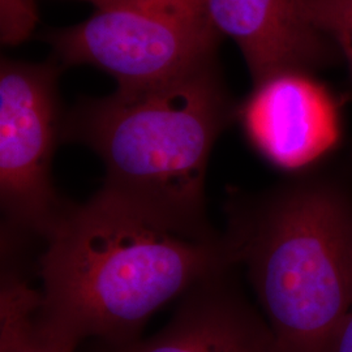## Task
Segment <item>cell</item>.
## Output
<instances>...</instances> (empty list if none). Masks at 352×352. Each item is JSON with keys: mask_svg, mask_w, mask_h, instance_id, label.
I'll list each match as a JSON object with an SVG mask.
<instances>
[{"mask_svg": "<svg viewBox=\"0 0 352 352\" xmlns=\"http://www.w3.org/2000/svg\"><path fill=\"white\" fill-rule=\"evenodd\" d=\"M214 25L235 41L253 85L287 72L314 74L336 47L308 19L302 0H206Z\"/></svg>", "mask_w": 352, "mask_h": 352, "instance_id": "cell-7", "label": "cell"}, {"mask_svg": "<svg viewBox=\"0 0 352 352\" xmlns=\"http://www.w3.org/2000/svg\"><path fill=\"white\" fill-rule=\"evenodd\" d=\"M218 63L144 88L80 102L65 115L64 141L96 151L102 190L193 236H213L205 180L214 144L236 119Z\"/></svg>", "mask_w": 352, "mask_h": 352, "instance_id": "cell-2", "label": "cell"}, {"mask_svg": "<svg viewBox=\"0 0 352 352\" xmlns=\"http://www.w3.org/2000/svg\"><path fill=\"white\" fill-rule=\"evenodd\" d=\"M226 273L188 291L160 333L109 352H280L266 320L228 285Z\"/></svg>", "mask_w": 352, "mask_h": 352, "instance_id": "cell-8", "label": "cell"}, {"mask_svg": "<svg viewBox=\"0 0 352 352\" xmlns=\"http://www.w3.org/2000/svg\"><path fill=\"white\" fill-rule=\"evenodd\" d=\"M222 34L206 0H115L45 36L63 65H91L118 88H144L217 62Z\"/></svg>", "mask_w": 352, "mask_h": 352, "instance_id": "cell-4", "label": "cell"}, {"mask_svg": "<svg viewBox=\"0 0 352 352\" xmlns=\"http://www.w3.org/2000/svg\"><path fill=\"white\" fill-rule=\"evenodd\" d=\"M46 240L38 325L74 352L88 338L139 340L164 304L232 266L225 238L180 232L102 189L67 202Z\"/></svg>", "mask_w": 352, "mask_h": 352, "instance_id": "cell-1", "label": "cell"}, {"mask_svg": "<svg viewBox=\"0 0 352 352\" xmlns=\"http://www.w3.org/2000/svg\"><path fill=\"white\" fill-rule=\"evenodd\" d=\"M85 1H90L96 8H101V7H104L110 3H113L115 0H85Z\"/></svg>", "mask_w": 352, "mask_h": 352, "instance_id": "cell-13", "label": "cell"}, {"mask_svg": "<svg viewBox=\"0 0 352 352\" xmlns=\"http://www.w3.org/2000/svg\"><path fill=\"white\" fill-rule=\"evenodd\" d=\"M223 236L247 267L280 352H327L352 302V196L302 175L257 196L234 192Z\"/></svg>", "mask_w": 352, "mask_h": 352, "instance_id": "cell-3", "label": "cell"}, {"mask_svg": "<svg viewBox=\"0 0 352 352\" xmlns=\"http://www.w3.org/2000/svg\"><path fill=\"white\" fill-rule=\"evenodd\" d=\"M38 24L34 0H0V41L16 46L33 34Z\"/></svg>", "mask_w": 352, "mask_h": 352, "instance_id": "cell-11", "label": "cell"}, {"mask_svg": "<svg viewBox=\"0 0 352 352\" xmlns=\"http://www.w3.org/2000/svg\"><path fill=\"white\" fill-rule=\"evenodd\" d=\"M311 23L333 43L352 75V0H302Z\"/></svg>", "mask_w": 352, "mask_h": 352, "instance_id": "cell-10", "label": "cell"}, {"mask_svg": "<svg viewBox=\"0 0 352 352\" xmlns=\"http://www.w3.org/2000/svg\"><path fill=\"white\" fill-rule=\"evenodd\" d=\"M342 102L311 74L287 72L253 85L236 120L253 148L278 168L299 173L338 146Z\"/></svg>", "mask_w": 352, "mask_h": 352, "instance_id": "cell-6", "label": "cell"}, {"mask_svg": "<svg viewBox=\"0 0 352 352\" xmlns=\"http://www.w3.org/2000/svg\"><path fill=\"white\" fill-rule=\"evenodd\" d=\"M56 62L0 63V200L13 234L47 238L67 202L51 164L63 140Z\"/></svg>", "mask_w": 352, "mask_h": 352, "instance_id": "cell-5", "label": "cell"}, {"mask_svg": "<svg viewBox=\"0 0 352 352\" xmlns=\"http://www.w3.org/2000/svg\"><path fill=\"white\" fill-rule=\"evenodd\" d=\"M327 352H352V302L340 321Z\"/></svg>", "mask_w": 352, "mask_h": 352, "instance_id": "cell-12", "label": "cell"}, {"mask_svg": "<svg viewBox=\"0 0 352 352\" xmlns=\"http://www.w3.org/2000/svg\"><path fill=\"white\" fill-rule=\"evenodd\" d=\"M39 291L16 269L6 267L0 286V352H74L38 325Z\"/></svg>", "mask_w": 352, "mask_h": 352, "instance_id": "cell-9", "label": "cell"}]
</instances>
